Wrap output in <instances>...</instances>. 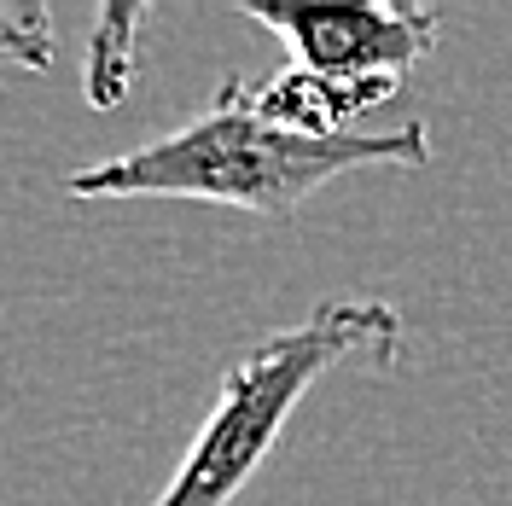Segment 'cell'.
Instances as JSON below:
<instances>
[{"instance_id":"6da1fadb","label":"cell","mask_w":512,"mask_h":506,"mask_svg":"<svg viewBox=\"0 0 512 506\" xmlns=\"http://www.w3.org/2000/svg\"><path fill=\"white\" fill-rule=\"evenodd\" d=\"M425 169L431 140L425 123H402L390 134H344V140H303L274 128L256 111V88L245 76H222L216 99L169 128L158 140L134 146L123 158L76 169L70 198H187V204H227L268 222H291L303 198L355 169Z\"/></svg>"},{"instance_id":"7a4b0ae2","label":"cell","mask_w":512,"mask_h":506,"mask_svg":"<svg viewBox=\"0 0 512 506\" xmlns=\"http://www.w3.org/2000/svg\"><path fill=\"white\" fill-rule=\"evenodd\" d=\"M402 349V315L384 297H332L309 315L262 338L251 355H239L222 373V396L210 419L198 425L192 448L152 506H227L274 454L286 419L309 396V384L326 379L338 361L373 355L379 367Z\"/></svg>"},{"instance_id":"3957f363","label":"cell","mask_w":512,"mask_h":506,"mask_svg":"<svg viewBox=\"0 0 512 506\" xmlns=\"http://www.w3.org/2000/svg\"><path fill=\"white\" fill-rule=\"evenodd\" d=\"M239 12L280 35L303 70L350 82V88H402L408 70L443 35V18L431 6H379V0H344V6L245 0Z\"/></svg>"},{"instance_id":"277c9868","label":"cell","mask_w":512,"mask_h":506,"mask_svg":"<svg viewBox=\"0 0 512 506\" xmlns=\"http://www.w3.org/2000/svg\"><path fill=\"white\" fill-rule=\"evenodd\" d=\"M402 88H350V82H332L315 76L303 64L274 70L268 82H256V111L274 128H291L303 140H344L355 117H367L373 105L396 99Z\"/></svg>"},{"instance_id":"5b68a950","label":"cell","mask_w":512,"mask_h":506,"mask_svg":"<svg viewBox=\"0 0 512 506\" xmlns=\"http://www.w3.org/2000/svg\"><path fill=\"white\" fill-rule=\"evenodd\" d=\"M140 30H146V6H105L94 24V41H88V105L111 111L123 105L128 82H134V47H140Z\"/></svg>"},{"instance_id":"8992f818","label":"cell","mask_w":512,"mask_h":506,"mask_svg":"<svg viewBox=\"0 0 512 506\" xmlns=\"http://www.w3.org/2000/svg\"><path fill=\"white\" fill-rule=\"evenodd\" d=\"M0 53L41 70L53 59V18L41 6H0Z\"/></svg>"}]
</instances>
